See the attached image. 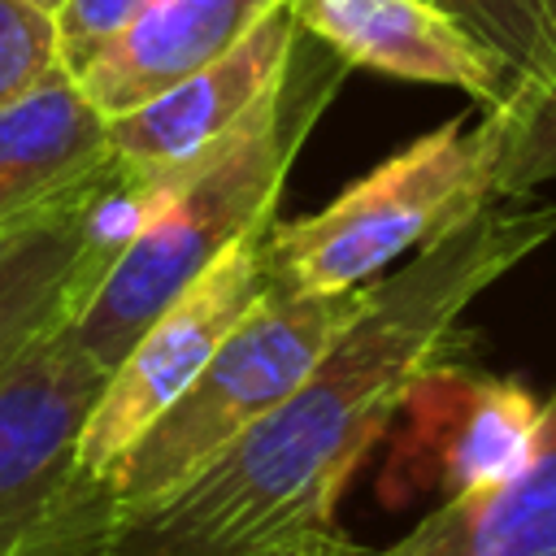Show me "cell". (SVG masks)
I'll return each mask as SVG.
<instances>
[{"label":"cell","mask_w":556,"mask_h":556,"mask_svg":"<svg viewBox=\"0 0 556 556\" xmlns=\"http://www.w3.org/2000/svg\"><path fill=\"white\" fill-rule=\"evenodd\" d=\"M556 235V204L491 200L374 278L300 387L165 500L117 513V556H239L334 526L365 452L395 426L408 382L465 352L460 313Z\"/></svg>","instance_id":"cell-1"},{"label":"cell","mask_w":556,"mask_h":556,"mask_svg":"<svg viewBox=\"0 0 556 556\" xmlns=\"http://www.w3.org/2000/svg\"><path fill=\"white\" fill-rule=\"evenodd\" d=\"M343 74L348 65L300 30L282 83L256 109V117L152 217V226L104 274L96 295L65 326L104 374L235 239L274 217L295 152L334 100Z\"/></svg>","instance_id":"cell-2"},{"label":"cell","mask_w":556,"mask_h":556,"mask_svg":"<svg viewBox=\"0 0 556 556\" xmlns=\"http://www.w3.org/2000/svg\"><path fill=\"white\" fill-rule=\"evenodd\" d=\"M486 204L491 126L460 113L391 152L317 213L269 217L261 235L265 278L282 291L369 287L391 261L426 248Z\"/></svg>","instance_id":"cell-3"},{"label":"cell","mask_w":556,"mask_h":556,"mask_svg":"<svg viewBox=\"0 0 556 556\" xmlns=\"http://www.w3.org/2000/svg\"><path fill=\"white\" fill-rule=\"evenodd\" d=\"M369 287L282 291L269 287L191 378V387L100 478L117 513L148 508L195 478L252 421L287 400L317 356L343 334Z\"/></svg>","instance_id":"cell-4"},{"label":"cell","mask_w":556,"mask_h":556,"mask_svg":"<svg viewBox=\"0 0 556 556\" xmlns=\"http://www.w3.org/2000/svg\"><path fill=\"white\" fill-rule=\"evenodd\" d=\"M269 226V222H265ZM265 226L235 239L156 321L126 348V356L104 374V387L78 430L74 469L104 478L113 460L191 387L226 334L265 291Z\"/></svg>","instance_id":"cell-5"},{"label":"cell","mask_w":556,"mask_h":556,"mask_svg":"<svg viewBox=\"0 0 556 556\" xmlns=\"http://www.w3.org/2000/svg\"><path fill=\"white\" fill-rule=\"evenodd\" d=\"M395 417L404 426L391 439L382 495L439 491L443 500H473L526 465L543 400L521 378L486 374L452 352L408 382Z\"/></svg>","instance_id":"cell-6"},{"label":"cell","mask_w":556,"mask_h":556,"mask_svg":"<svg viewBox=\"0 0 556 556\" xmlns=\"http://www.w3.org/2000/svg\"><path fill=\"white\" fill-rule=\"evenodd\" d=\"M295 17L287 0L269 9L230 52L200 65L182 83L109 122V152L135 169L191 178L256 117L287 74L295 48Z\"/></svg>","instance_id":"cell-7"},{"label":"cell","mask_w":556,"mask_h":556,"mask_svg":"<svg viewBox=\"0 0 556 556\" xmlns=\"http://www.w3.org/2000/svg\"><path fill=\"white\" fill-rule=\"evenodd\" d=\"M104 369L61 326L0 374V556L61 500Z\"/></svg>","instance_id":"cell-8"},{"label":"cell","mask_w":556,"mask_h":556,"mask_svg":"<svg viewBox=\"0 0 556 556\" xmlns=\"http://www.w3.org/2000/svg\"><path fill=\"white\" fill-rule=\"evenodd\" d=\"M287 9L348 70L456 87L482 109L513 96V74L430 0H287Z\"/></svg>","instance_id":"cell-9"},{"label":"cell","mask_w":556,"mask_h":556,"mask_svg":"<svg viewBox=\"0 0 556 556\" xmlns=\"http://www.w3.org/2000/svg\"><path fill=\"white\" fill-rule=\"evenodd\" d=\"M282 0H148L78 74V91L113 122L230 52Z\"/></svg>","instance_id":"cell-10"},{"label":"cell","mask_w":556,"mask_h":556,"mask_svg":"<svg viewBox=\"0 0 556 556\" xmlns=\"http://www.w3.org/2000/svg\"><path fill=\"white\" fill-rule=\"evenodd\" d=\"M365 556H556V387L526 465L486 495L443 500L391 547Z\"/></svg>","instance_id":"cell-11"},{"label":"cell","mask_w":556,"mask_h":556,"mask_svg":"<svg viewBox=\"0 0 556 556\" xmlns=\"http://www.w3.org/2000/svg\"><path fill=\"white\" fill-rule=\"evenodd\" d=\"M109 156V117L70 70L0 109V226H13Z\"/></svg>","instance_id":"cell-12"},{"label":"cell","mask_w":556,"mask_h":556,"mask_svg":"<svg viewBox=\"0 0 556 556\" xmlns=\"http://www.w3.org/2000/svg\"><path fill=\"white\" fill-rule=\"evenodd\" d=\"M100 165L0 239V374L43 334L70 326L83 308V208Z\"/></svg>","instance_id":"cell-13"},{"label":"cell","mask_w":556,"mask_h":556,"mask_svg":"<svg viewBox=\"0 0 556 556\" xmlns=\"http://www.w3.org/2000/svg\"><path fill=\"white\" fill-rule=\"evenodd\" d=\"M460 22L508 74L513 96L556 83V0H430ZM508 96V100H513Z\"/></svg>","instance_id":"cell-14"},{"label":"cell","mask_w":556,"mask_h":556,"mask_svg":"<svg viewBox=\"0 0 556 556\" xmlns=\"http://www.w3.org/2000/svg\"><path fill=\"white\" fill-rule=\"evenodd\" d=\"M491 126V200H521L556 178V83L482 109Z\"/></svg>","instance_id":"cell-15"},{"label":"cell","mask_w":556,"mask_h":556,"mask_svg":"<svg viewBox=\"0 0 556 556\" xmlns=\"http://www.w3.org/2000/svg\"><path fill=\"white\" fill-rule=\"evenodd\" d=\"M117 504L91 473H74L61 500L4 552V556H117Z\"/></svg>","instance_id":"cell-16"},{"label":"cell","mask_w":556,"mask_h":556,"mask_svg":"<svg viewBox=\"0 0 556 556\" xmlns=\"http://www.w3.org/2000/svg\"><path fill=\"white\" fill-rule=\"evenodd\" d=\"M61 65L56 17L30 0H0V109L22 100Z\"/></svg>","instance_id":"cell-17"},{"label":"cell","mask_w":556,"mask_h":556,"mask_svg":"<svg viewBox=\"0 0 556 556\" xmlns=\"http://www.w3.org/2000/svg\"><path fill=\"white\" fill-rule=\"evenodd\" d=\"M148 0H61L56 17V43H61V65L78 74L117 30H126Z\"/></svg>","instance_id":"cell-18"},{"label":"cell","mask_w":556,"mask_h":556,"mask_svg":"<svg viewBox=\"0 0 556 556\" xmlns=\"http://www.w3.org/2000/svg\"><path fill=\"white\" fill-rule=\"evenodd\" d=\"M239 556H365V547L352 543L339 526H330V530L291 534V539H278V543H265V547H252Z\"/></svg>","instance_id":"cell-19"},{"label":"cell","mask_w":556,"mask_h":556,"mask_svg":"<svg viewBox=\"0 0 556 556\" xmlns=\"http://www.w3.org/2000/svg\"><path fill=\"white\" fill-rule=\"evenodd\" d=\"M30 4L43 9V13H56V9H61V0H30Z\"/></svg>","instance_id":"cell-20"},{"label":"cell","mask_w":556,"mask_h":556,"mask_svg":"<svg viewBox=\"0 0 556 556\" xmlns=\"http://www.w3.org/2000/svg\"><path fill=\"white\" fill-rule=\"evenodd\" d=\"M35 213H39V208H35ZM22 222H26V217H22ZM13 226H17V222H13ZM13 226H0V239H4V235H9V230H13Z\"/></svg>","instance_id":"cell-21"}]
</instances>
